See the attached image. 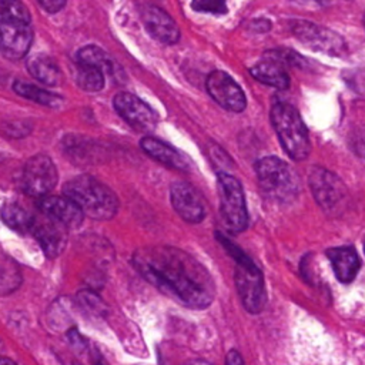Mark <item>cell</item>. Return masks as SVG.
<instances>
[{
    "instance_id": "cell-28",
    "label": "cell",
    "mask_w": 365,
    "mask_h": 365,
    "mask_svg": "<svg viewBox=\"0 0 365 365\" xmlns=\"http://www.w3.org/2000/svg\"><path fill=\"white\" fill-rule=\"evenodd\" d=\"M345 83L356 93L365 94V70H351L342 74Z\"/></svg>"
},
{
    "instance_id": "cell-16",
    "label": "cell",
    "mask_w": 365,
    "mask_h": 365,
    "mask_svg": "<svg viewBox=\"0 0 365 365\" xmlns=\"http://www.w3.org/2000/svg\"><path fill=\"white\" fill-rule=\"evenodd\" d=\"M30 232H33L46 257L48 258L60 255L67 244V228L46 215L40 220L34 218V224Z\"/></svg>"
},
{
    "instance_id": "cell-34",
    "label": "cell",
    "mask_w": 365,
    "mask_h": 365,
    "mask_svg": "<svg viewBox=\"0 0 365 365\" xmlns=\"http://www.w3.org/2000/svg\"><path fill=\"white\" fill-rule=\"evenodd\" d=\"M364 27H365V13H364Z\"/></svg>"
},
{
    "instance_id": "cell-33",
    "label": "cell",
    "mask_w": 365,
    "mask_h": 365,
    "mask_svg": "<svg viewBox=\"0 0 365 365\" xmlns=\"http://www.w3.org/2000/svg\"><path fill=\"white\" fill-rule=\"evenodd\" d=\"M94 365H106V364H104V361H103V359H97V362H96Z\"/></svg>"
},
{
    "instance_id": "cell-20",
    "label": "cell",
    "mask_w": 365,
    "mask_h": 365,
    "mask_svg": "<svg viewBox=\"0 0 365 365\" xmlns=\"http://www.w3.org/2000/svg\"><path fill=\"white\" fill-rule=\"evenodd\" d=\"M250 73L255 80L267 86H271L279 90H287L289 87V77L287 71L274 61H269V60L259 61L250 68Z\"/></svg>"
},
{
    "instance_id": "cell-35",
    "label": "cell",
    "mask_w": 365,
    "mask_h": 365,
    "mask_svg": "<svg viewBox=\"0 0 365 365\" xmlns=\"http://www.w3.org/2000/svg\"><path fill=\"white\" fill-rule=\"evenodd\" d=\"M364 252H365V242H364Z\"/></svg>"
},
{
    "instance_id": "cell-24",
    "label": "cell",
    "mask_w": 365,
    "mask_h": 365,
    "mask_svg": "<svg viewBox=\"0 0 365 365\" xmlns=\"http://www.w3.org/2000/svg\"><path fill=\"white\" fill-rule=\"evenodd\" d=\"M76 61L81 64H88L100 68L103 73H113L114 71V63L110 58V56L100 48L98 46L90 44L81 47L76 54Z\"/></svg>"
},
{
    "instance_id": "cell-7",
    "label": "cell",
    "mask_w": 365,
    "mask_h": 365,
    "mask_svg": "<svg viewBox=\"0 0 365 365\" xmlns=\"http://www.w3.org/2000/svg\"><path fill=\"white\" fill-rule=\"evenodd\" d=\"M308 184L318 205L329 215L344 211L348 204V188L342 180L327 168L314 165L308 174Z\"/></svg>"
},
{
    "instance_id": "cell-9",
    "label": "cell",
    "mask_w": 365,
    "mask_h": 365,
    "mask_svg": "<svg viewBox=\"0 0 365 365\" xmlns=\"http://www.w3.org/2000/svg\"><path fill=\"white\" fill-rule=\"evenodd\" d=\"M58 173L54 161L46 154H36L24 165L21 184L23 190L33 197L43 198L56 187Z\"/></svg>"
},
{
    "instance_id": "cell-10",
    "label": "cell",
    "mask_w": 365,
    "mask_h": 365,
    "mask_svg": "<svg viewBox=\"0 0 365 365\" xmlns=\"http://www.w3.org/2000/svg\"><path fill=\"white\" fill-rule=\"evenodd\" d=\"M205 88L208 94L221 107L232 113L244 111L247 106V98L242 88L237 81L222 70H214L208 74L205 80Z\"/></svg>"
},
{
    "instance_id": "cell-21",
    "label": "cell",
    "mask_w": 365,
    "mask_h": 365,
    "mask_svg": "<svg viewBox=\"0 0 365 365\" xmlns=\"http://www.w3.org/2000/svg\"><path fill=\"white\" fill-rule=\"evenodd\" d=\"M34 218L36 217H33L17 202H7L1 207L3 222L17 232H30L34 224Z\"/></svg>"
},
{
    "instance_id": "cell-18",
    "label": "cell",
    "mask_w": 365,
    "mask_h": 365,
    "mask_svg": "<svg viewBox=\"0 0 365 365\" xmlns=\"http://www.w3.org/2000/svg\"><path fill=\"white\" fill-rule=\"evenodd\" d=\"M327 257L331 261L334 274L339 282L349 284L356 277L361 261L354 247H335L327 250Z\"/></svg>"
},
{
    "instance_id": "cell-17",
    "label": "cell",
    "mask_w": 365,
    "mask_h": 365,
    "mask_svg": "<svg viewBox=\"0 0 365 365\" xmlns=\"http://www.w3.org/2000/svg\"><path fill=\"white\" fill-rule=\"evenodd\" d=\"M143 151L154 158L155 161L175 170H188L190 161L188 158L180 151L171 147L170 144L155 138V137H144L140 141Z\"/></svg>"
},
{
    "instance_id": "cell-32",
    "label": "cell",
    "mask_w": 365,
    "mask_h": 365,
    "mask_svg": "<svg viewBox=\"0 0 365 365\" xmlns=\"http://www.w3.org/2000/svg\"><path fill=\"white\" fill-rule=\"evenodd\" d=\"M192 365H210V364H207V362H202V361H197V362H194Z\"/></svg>"
},
{
    "instance_id": "cell-15",
    "label": "cell",
    "mask_w": 365,
    "mask_h": 365,
    "mask_svg": "<svg viewBox=\"0 0 365 365\" xmlns=\"http://www.w3.org/2000/svg\"><path fill=\"white\" fill-rule=\"evenodd\" d=\"M37 207L43 215L60 222L66 228H77L84 220L78 205L66 195H46L37 201Z\"/></svg>"
},
{
    "instance_id": "cell-4",
    "label": "cell",
    "mask_w": 365,
    "mask_h": 365,
    "mask_svg": "<svg viewBox=\"0 0 365 365\" xmlns=\"http://www.w3.org/2000/svg\"><path fill=\"white\" fill-rule=\"evenodd\" d=\"M271 123L285 153L297 161L309 155L308 130L297 108L288 103H275L271 108Z\"/></svg>"
},
{
    "instance_id": "cell-3",
    "label": "cell",
    "mask_w": 365,
    "mask_h": 365,
    "mask_svg": "<svg viewBox=\"0 0 365 365\" xmlns=\"http://www.w3.org/2000/svg\"><path fill=\"white\" fill-rule=\"evenodd\" d=\"M218 242L227 250V252L235 261L234 281L244 308L250 314H258L264 309L267 294L264 287V277L261 269L252 262V259L234 242L220 232H215Z\"/></svg>"
},
{
    "instance_id": "cell-31",
    "label": "cell",
    "mask_w": 365,
    "mask_h": 365,
    "mask_svg": "<svg viewBox=\"0 0 365 365\" xmlns=\"http://www.w3.org/2000/svg\"><path fill=\"white\" fill-rule=\"evenodd\" d=\"M0 365H17V364L9 358H0Z\"/></svg>"
},
{
    "instance_id": "cell-11",
    "label": "cell",
    "mask_w": 365,
    "mask_h": 365,
    "mask_svg": "<svg viewBox=\"0 0 365 365\" xmlns=\"http://www.w3.org/2000/svg\"><path fill=\"white\" fill-rule=\"evenodd\" d=\"M33 43V29L29 23L0 20V53L11 61L21 60Z\"/></svg>"
},
{
    "instance_id": "cell-29",
    "label": "cell",
    "mask_w": 365,
    "mask_h": 365,
    "mask_svg": "<svg viewBox=\"0 0 365 365\" xmlns=\"http://www.w3.org/2000/svg\"><path fill=\"white\" fill-rule=\"evenodd\" d=\"M38 6H41L47 13H57L66 6V1L64 0H38Z\"/></svg>"
},
{
    "instance_id": "cell-19",
    "label": "cell",
    "mask_w": 365,
    "mask_h": 365,
    "mask_svg": "<svg viewBox=\"0 0 365 365\" xmlns=\"http://www.w3.org/2000/svg\"><path fill=\"white\" fill-rule=\"evenodd\" d=\"M27 70L37 81L48 87H57L63 78L57 63L46 54L30 56L27 60Z\"/></svg>"
},
{
    "instance_id": "cell-27",
    "label": "cell",
    "mask_w": 365,
    "mask_h": 365,
    "mask_svg": "<svg viewBox=\"0 0 365 365\" xmlns=\"http://www.w3.org/2000/svg\"><path fill=\"white\" fill-rule=\"evenodd\" d=\"M191 7L201 13H212V14L227 13V4L220 0H195L191 3Z\"/></svg>"
},
{
    "instance_id": "cell-12",
    "label": "cell",
    "mask_w": 365,
    "mask_h": 365,
    "mask_svg": "<svg viewBox=\"0 0 365 365\" xmlns=\"http://www.w3.org/2000/svg\"><path fill=\"white\" fill-rule=\"evenodd\" d=\"M113 106L115 111L138 131H151L157 125L155 111L131 93L115 94Z\"/></svg>"
},
{
    "instance_id": "cell-23",
    "label": "cell",
    "mask_w": 365,
    "mask_h": 365,
    "mask_svg": "<svg viewBox=\"0 0 365 365\" xmlns=\"http://www.w3.org/2000/svg\"><path fill=\"white\" fill-rule=\"evenodd\" d=\"M73 77L76 84L84 90V91H90V93H96L103 90L106 80H104V73L94 67V66H88V64H81L77 63L74 71H73Z\"/></svg>"
},
{
    "instance_id": "cell-14",
    "label": "cell",
    "mask_w": 365,
    "mask_h": 365,
    "mask_svg": "<svg viewBox=\"0 0 365 365\" xmlns=\"http://www.w3.org/2000/svg\"><path fill=\"white\" fill-rule=\"evenodd\" d=\"M140 17L148 34L164 44H175L180 40V29L173 17L155 4L140 7Z\"/></svg>"
},
{
    "instance_id": "cell-5",
    "label": "cell",
    "mask_w": 365,
    "mask_h": 365,
    "mask_svg": "<svg viewBox=\"0 0 365 365\" xmlns=\"http://www.w3.org/2000/svg\"><path fill=\"white\" fill-rule=\"evenodd\" d=\"M255 173L262 191L275 201L291 202L298 194V177L292 167L278 157H264L255 163Z\"/></svg>"
},
{
    "instance_id": "cell-13",
    "label": "cell",
    "mask_w": 365,
    "mask_h": 365,
    "mask_svg": "<svg viewBox=\"0 0 365 365\" xmlns=\"http://www.w3.org/2000/svg\"><path fill=\"white\" fill-rule=\"evenodd\" d=\"M170 200L175 212L187 222L198 224L205 217L200 192L185 181H175L170 188Z\"/></svg>"
},
{
    "instance_id": "cell-8",
    "label": "cell",
    "mask_w": 365,
    "mask_h": 365,
    "mask_svg": "<svg viewBox=\"0 0 365 365\" xmlns=\"http://www.w3.org/2000/svg\"><path fill=\"white\" fill-rule=\"evenodd\" d=\"M291 29L295 37L311 50L331 54L335 57H341L346 53L345 40L338 33L324 26H318L312 21L295 20L291 24Z\"/></svg>"
},
{
    "instance_id": "cell-25",
    "label": "cell",
    "mask_w": 365,
    "mask_h": 365,
    "mask_svg": "<svg viewBox=\"0 0 365 365\" xmlns=\"http://www.w3.org/2000/svg\"><path fill=\"white\" fill-rule=\"evenodd\" d=\"M0 20H17L30 24V13L21 1L0 0Z\"/></svg>"
},
{
    "instance_id": "cell-30",
    "label": "cell",
    "mask_w": 365,
    "mask_h": 365,
    "mask_svg": "<svg viewBox=\"0 0 365 365\" xmlns=\"http://www.w3.org/2000/svg\"><path fill=\"white\" fill-rule=\"evenodd\" d=\"M225 365H245V364H244L242 356L240 355V352L235 351V349H231V351L227 354Z\"/></svg>"
},
{
    "instance_id": "cell-6",
    "label": "cell",
    "mask_w": 365,
    "mask_h": 365,
    "mask_svg": "<svg viewBox=\"0 0 365 365\" xmlns=\"http://www.w3.org/2000/svg\"><path fill=\"white\" fill-rule=\"evenodd\" d=\"M220 212L225 227L237 234L248 227V211L241 182L231 174H217Z\"/></svg>"
},
{
    "instance_id": "cell-2",
    "label": "cell",
    "mask_w": 365,
    "mask_h": 365,
    "mask_svg": "<svg viewBox=\"0 0 365 365\" xmlns=\"http://www.w3.org/2000/svg\"><path fill=\"white\" fill-rule=\"evenodd\" d=\"M63 191L66 197L78 205L84 217L91 220H111L120 207L114 191L108 185L87 174L70 178L64 184Z\"/></svg>"
},
{
    "instance_id": "cell-26",
    "label": "cell",
    "mask_w": 365,
    "mask_h": 365,
    "mask_svg": "<svg viewBox=\"0 0 365 365\" xmlns=\"http://www.w3.org/2000/svg\"><path fill=\"white\" fill-rule=\"evenodd\" d=\"M78 302L84 309L91 311L96 315L106 311V307H104L103 301L98 298V295H96L94 292H90V291H81L78 294Z\"/></svg>"
},
{
    "instance_id": "cell-1",
    "label": "cell",
    "mask_w": 365,
    "mask_h": 365,
    "mask_svg": "<svg viewBox=\"0 0 365 365\" xmlns=\"http://www.w3.org/2000/svg\"><path fill=\"white\" fill-rule=\"evenodd\" d=\"M131 262L148 282L187 307L202 309L212 302L214 285L208 271L180 248L143 247L133 254Z\"/></svg>"
},
{
    "instance_id": "cell-22",
    "label": "cell",
    "mask_w": 365,
    "mask_h": 365,
    "mask_svg": "<svg viewBox=\"0 0 365 365\" xmlns=\"http://www.w3.org/2000/svg\"><path fill=\"white\" fill-rule=\"evenodd\" d=\"M13 90L16 91V94H19V96H21L27 100H31L37 104H41V106L58 107L63 103L61 96H58L56 93H51V91H47V90H44L41 87H37L34 84L20 81V80L13 83Z\"/></svg>"
}]
</instances>
